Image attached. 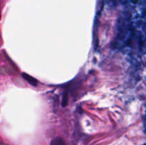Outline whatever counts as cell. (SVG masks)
Wrapping results in <instances>:
<instances>
[{
    "mask_svg": "<svg viewBox=\"0 0 146 145\" xmlns=\"http://www.w3.org/2000/svg\"><path fill=\"white\" fill-rule=\"evenodd\" d=\"M68 105V92H64L63 94L62 98V105L64 107H66Z\"/></svg>",
    "mask_w": 146,
    "mask_h": 145,
    "instance_id": "3",
    "label": "cell"
},
{
    "mask_svg": "<svg viewBox=\"0 0 146 145\" xmlns=\"http://www.w3.org/2000/svg\"><path fill=\"white\" fill-rule=\"evenodd\" d=\"M21 76H22V78H24L26 81H27L30 85L35 87L37 86V85H38V81H37L35 78H33L32 76L29 75V74L26 73V72H23V73L21 74Z\"/></svg>",
    "mask_w": 146,
    "mask_h": 145,
    "instance_id": "1",
    "label": "cell"
},
{
    "mask_svg": "<svg viewBox=\"0 0 146 145\" xmlns=\"http://www.w3.org/2000/svg\"><path fill=\"white\" fill-rule=\"evenodd\" d=\"M50 145H66L64 139L61 137H56L52 139Z\"/></svg>",
    "mask_w": 146,
    "mask_h": 145,
    "instance_id": "2",
    "label": "cell"
},
{
    "mask_svg": "<svg viewBox=\"0 0 146 145\" xmlns=\"http://www.w3.org/2000/svg\"><path fill=\"white\" fill-rule=\"evenodd\" d=\"M0 18H1V10H0Z\"/></svg>",
    "mask_w": 146,
    "mask_h": 145,
    "instance_id": "4",
    "label": "cell"
}]
</instances>
